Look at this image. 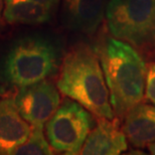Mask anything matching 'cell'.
<instances>
[{
	"instance_id": "52a82bcc",
	"label": "cell",
	"mask_w": 155,
	"mask_h": 155,
	"mask_svg": "<svg viewBox=\"0 0 155 155\" xmlns=\"http://www.w3.org/2000/svg\"><path fill=\"white\" fill-rule=\"evenodd\" d=\"M128 148V140L119 118H99L98 123L87 136L80 154L84 155H118Z\"/></svg>"
},
{
	"instance_id": "3957f363",
	"label": "cell",
	"mask_w": 155,
	"mask_h": 155,
	"mask_svg": "<svg viewBox=\"0 0 155 155\" xmlns=\"http://www.w3.org/2000/svg\"><path fill=\"white\" fill-rule=\"evenodd\" d=\"M105 18L111 36L137 51L155 48V0H109Z\"/></svg>"
},
{
	"instance_id": "e0dca14e",
	"label": "cell",
	"mask_w": 155,
	"mask_h": 155,
	"mask_svg": "<svg viewBox=\"0 0 155 155\" xmlns=\"http://www.w3.org/2000/svg\"><path fill=\"white\" fill-rule=\"evenodd\" d=\"M3 9V0H0V18H1V12Z\"/></svg>"
},
{
	"instance_id": "8992f818",
	"label": "cell",
	"mask_w": 155,
	"mask_h": 155,
	"mask_svg": "<svg viewBox=\"0 0 155 155\" xmlns=\"http://www.w3.org/2000/svg\"><path fill=\"white\" fill-rule=\"evenodd\" d=\"M14 101L20 115L30 126L43 128L60 106L61 97L54 84L43 80L19 88Z\"/></svg>"
},
{
	"instance_id": "5bb4252c",
	"label": "cell",
	"mask_w": 155,
	"mask_h": 155,
	"mask_svg": "<svg viewBox=\"0 0 155 155\" xmlns=\"http://www.w3.org/2000/svg\"><path fill=\"white\" fill-rule=\"evenodd\" d=\"M29 1L38 3V4L43 5L45 7L48 8V9H51H51L54 8V6L58 4L60 0H29Z\"/></svg>"
},
{
	"instance_id": "8fae6325",
	"label": "cell",
	"mask_w": 155,
	"mask_h": 155,
	"mask_svg": "<svg viewBox=\"0 0 155 155\" xmlns=\"http://www.w3.org/2000/svg\"><path fill=\"white\" fill-rule=\"evenodd\" d=\"M3 15L9 23L40 24L51 18V9L29 0H5Z\"/></svg>"
},
{
	"instance_id": "6da1fadb",
	"label": "cell",
	"mask_w": 155,
	"mask_h": 155,
	"mask_svg": "<svg viewBox=\"0 0 155 155\" xmlns=\"http://www.w3.org/2000/svg\"><path fill=\"white\" fill-rule=\"evenodd\" d=\"M96 51L100 58L115 116H124L144 99L146 66L135 48L113 36L101 39Z\"/></svg>"
},
{
	"instance_id": "4fadbf2b",
	"label": "cell",
	"mask_w": 155,
	"mask_h": 155,
	"mask_svg": "<svg viewBox=\"0 0 155 155\" xmlns=\"http://www.w3.org/2000/svg\"><path fill=\"white\" fill-rule=\"evenodd\" d=\"M144 97L155 106V63H149L146 66V82H145Z\"/></svg>"
},
{
	"instance_id": "7a4b0ae2",
	"label": "cell",
	"mask_w": 155,
	"mask_h": 155,
	"mask_svg": "<svg viewBox=\"0 0 155 155\" xmlns=\"http://www.w3.org/2000/svg\"><path fill=\"white\" fill-rule=\"evenodd\" d=\"M57 87L61 94L82 105L96 117H115L100 58L91 46L81 43L64 55Z\"/></svg>"
},
{
	"instance_id": "9c48e42d",
	"label": "cell",
	"mask_w": 155,
	"mask_h": 155,
	"mask_svg": "<svg viewBox=\"0 0 155 155\" xmlns=\"http://www.w3.org/2000/svg\"><path fill=\"white\" fill-rule=\"evenodd\" d=\"M109 0H64L67 25L85 35H94L106 15Z\"/></svg>"
},
{
	"instance_id": "7c38bea8",
	"label": "cell",
	"mask_w": 155,
	"mask_h": 155,
	"mask_svg": "<svg viewBox=\"0 0 155 155\" xmlns=\"http://www.w3.org/2000/svg\"><path fill=\"white\" fill-rule=\"evenodd\" d=\"M27 140L18 146L12 154L14 155H48L51 154V146L43 134L42 127L31 126Z\"/></svg>"
},
{
	"instance_id": "ba28073f",
	"label": "cell",
	"mask_w": 155,
	"mask_h": 155,
	"mask_svg": "<svg viewBox=\"0 0 155 155\" xmlns=\"http://www.w3.org/2000/svg\"><path fill=\"white\" fill-rule=\"evenodd\" d=\"M30 124L20 115L14 98L0 99V155L12 154L27 140Z\"/></svg>"
},
{
	"instance_id": "277c9868",
	"label": "cell",
	"mask_w": 155,
	"mask_h": 155,
	"mask_svg": "<svg viewBox=\"0 0 155 155\" xmlns=\"http://www.w3.org/2000/svg\"><path fill=\"white\" fill-rule=\"evenodd\" d=\"M58 54L45 40H21L10 49L5 61L6 79L18 88L32 85L55 73Z\"/></svg>"
},
{
	"instance_id": "9a60e30c",
	"label": "cell",
	"mask_w": 155,
	"mask_h": 155,
	"mask_svg": "<svg viewBox=\"0 0 155 155\" xmlns=\"http://www.w3.org/2000/svg\"><path fill=\"white\" fill-rule=\"evenodd\" d=\"M147 148H148V150H149V152L151 154L155 155V141L151 142L150 144H148L147 145Z\"/></svg>"
},
{
	"instance_id": "5b68a950",
	"label": "cell",
	"mask_w": 155,
	"mask_h": 155,
	"mask_svg": "<svg viewBox=\"0 0 155 155\" xmlns=\"http://www.w3.org/2000/svg\"><path fill=\"white\" fill-rule=\"evenodd\" d=\"M91 112L68 98L45 123L46 138L51 148L66 154H80L92 130Z\"/></svg>"
},
{
	"instance_id": "ac0fdd59",
	"label": "cell",
	"mask_w": 155,
	"mask_h": 155,
	"mask_svg": "<svg viewBox=\"0 0 155 155\" xmlns=\"http://www.w3.org/2000/svg\"><path fill=\"white\" fill-rule=\"evenodd\" d=\"M154 54H155V48H154Z\"/></svg>"
},
{
	"instance_id": "2e32d148",
	"label": "cell",
	"mask_w": 155,
	"mask_h": 155,
	"mask_svg": "<svg viewBox=\"0 0 155 155\" xmlns=\"http://www.w3.org/2000/svg\"><path fill=\"white\" fill-rule=\"evenodd\" d=\"M5 94V89L3 88V87L0 85V99L2 98V96Z\"/></svg>"
},
{
	"instance_id": "30bf717a",
	"label": "cell",
	"mask_w": 155,
	"mask_h": 155,
	"mask_svg": "<svg viewBox=\"0 0 155 155\" xmlns=\"http://www.w3.org/2000/svg\"><path fill=\"white\" fill-rule=\"evenodd\" d=\"M123 132L132 146L143 148L155 141V106L140 103L123 118Z\"/></svg>"
}]
</instances>
